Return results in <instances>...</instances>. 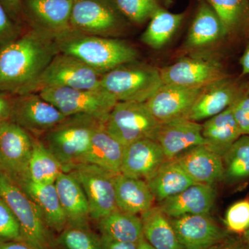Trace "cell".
<instances>
[{
	"instance_id": "obj_35",
	"label": "cell",
	"mask_w": 249,
	"mask_h": 249,
	"mask_svg": "<svg viewBox=\"0 0 249 249\" xmlns=\"http://www.w3.org/2000/svg\"><path fill=\"white\" fill-rule=\"evenodd\" d=\"M55 240V248L60 249H103L101 236L88 225L67 224Z\"/></svg>"
},
{
	"instance_id": "obj_16",
	"label": "cell",
	"mask_w": 249,
	"mask_h": 249,
	"mask_svg": "<svg viewBox=\"0 0 249 249\" xmlns=\"http://www.w3.org/2000/svg\"><path fill=\"white\" fill-rule=\"evenodd\" d=\"M75 0H24V13L34 29L55 36L71 29L70 18Z\"/></svg>"
},
{
	"instance_id": "obj_4",
	"label": "cell",
	"mask_w": 249,
	"mask_h": 249,
	"mask_svg": "<svg viewBox=\"0 0 249 249\" xmlns=\"http://www.w3.org/2000/svg\"><path fill=\"white\" fill-rule=\"evenodd\" d=\"M0 197L17 218L23 242L33 249H55V239L39 206L1 170Z\"/></svg>"
},
{
	"instance_id": "obj_48",
	"label": "cell",
	"mask_w": 249,
	"mask_h": 249,
	"mask_svg": "<svg viewBox=\"0 0 249 249\" xmlns=\"http://www.w3.org/2000/svg\"><path fill=\"white\" fill-rule=\"evenodd\" d=\"M244 233H245L246 240H247V242H248V244L249 245V229H248V230L244 232Z\"/></svg>"
},
{
	"instance_id": "obj_38",
	"label": "cell",
	"mask_w": 249,
	"mask_h": 249,
	"mask_svg": "<svg viewBox=\"0 0 249 249\" xmlns=\"http://www.w3.org/2000/svg\"><path fill=\"white\" fill-rule=\"evenodd\" d=\"M11 241L22 242L20 226L9 206L0 197V242Z\"/></svg>"
},
{
	"instance_id": "obj_18",
	"label": "cell",
	"mask_w": 249,
	"mask_h": 249,
	"mask_svg": "<svg viewBox=\"0 0 249 249\" xmlns=\"http://www.w3.org/2000/svg\"><path fill=\"white\" fill-rule=\"evenodd\" d=\"M244 95L242 87L230 77L204 87L187 119L199 123L217 115Z\"/></svg>"
},
{
	"instance_id": "obj_28",
	"label": "cell",
	"mask_w": 249,
	"mask_h": 249,
	"mask_svg": "<svg viewBox=\"0 0 249 249\" xmlns=\"http://www.w3.org/2000/svg\"><path fill=\"white\" fill-rule=\"evenodd\" d=\"M96 222L101 235L112 240L138 245L144 239L140 215L117 209Z\"/></svg>"
},
{
	"instance_id": "obj_44",
	"label": "cell",
	"mask_w": 249,
	"mask_h": 249,
	"mask_svg": "<svg viewBox=\"0 0 249 249\" xmlns=\"http://www.w3.org/2000/svg\"><path fill=\"white\" fill-rule=\"evenodd\" d=\"M0 249H33L21 241L0 242Z\"/></svg>"
},
{
	"instance_id": "obj_11",
	"label": "cell",
	"mask_w": 249,
	"mask_h": 249,
	"mask_svg": "<svg viewBox=\"0 0 249 249\" xmlns=\"http://www.w3.org/2000/svg\"><path fill=\"white\" fill-rule=\"evenodd\" d=\"M120 10L111 0H75L70 26L88 35H114L123 26Z\"/></svg>"
},
{
	"instance_id": "obj_20",
	"label": "cell",
	"mask_w": 249,
	"mask_h": 249,
	"mask_svg": "<svg viewBox=\"0 0 249 249\" xmlns=\"http://www.w3.org/2000/svg\"><path fill=\"white\" fill-rule=\"evenodd\" d=\"M215 199L213 186L195 183L177 196L159 203V207L169 218L188 214H209Z\"/></svg>"
},
{
	"instance_id": "obj_40",
	"label": "cell",
	"mask_w": 249,
	"mask_h": 249,
	"mask_svg": "<svg viewBox=\"0 0 249 249\" xmlns=\"http://www.w3.org/2000/svg\"><path fill=\"white\" fill-rule=\"evenodd\" d=\"M16 22L0 3V48L19 37Z\"/></svg>"
},
{
	"instance_id": "obj_24",
	"label": "cell",
	"mask_w": 249,
	"mask_h": 249,
	"mask_svg": "<svg viewBox=\"0 0 249 249\" xmlns=\"http://www.w3.org/2000/svg\"><path fill=\"white\" fill-rule=\"evenodd\" d=\"M114 182L116 206L121 211L141 215L155 206V196L145 180L119 173Z\"/></svg>"
},
{
	"instance_id": "obj_32",
	"label": "cell",
	"mask_w": 249,
	"mask_h": 249,
	"mask_svg": "<svg viewBox=\"0 0 249 249\" xmlns=\"http://www.w3.org/2000/svg\"><path fill=\"white\" fill-rule=\"evenodd\" d=\"M29 172L31 181L42 184L55 183L58 175L63 172L58 160L34 136Z\"/></svg>"
},
{
	"instance_id": "obj_26",
	"label": "cell",
	"mask_w": 249,
	"mask_h": 249,
	"mask_svg": "<svg viewBox=\"0 0 249 249\" xmlns=\"http://www.w3.org/2000/svg\"><path fill=\"white\" fill-rule=\"evenodd\" d=\"M146 181L158 203L196 183L176 160H167Z\"/></svg>"
},
{
	"instance_id": "obj_31",
	"label": "cell",
	"mask_w": 249,
	"mask_h": 249,
	"mask_svg": "<svg viewBox=\"0 0 249 249\" xmlns=\"http://www.w3.org/2000/svg\"><path fill=\"white\" fill-rule=\"evenodd\" d=\"M183 19V14H171L158 8L142 34V42L152 49L162 48L171 39Z\"/></svg>"
},
{
	"instance_id": "obj_30",
	"label": "cell",
	"mask_w": 249,
	"mask_h": 249,
	"mask_svg": "<svg viewBox=\"0 0 249 249\" xmlns=\"http://www.w3.org/2000/svg\"><path fill=\"white\" fill-rule=\"evenodd\" d=\"M144 238L155 249H184L178 238L170 218L159 206L141 214Z\"/></svg>"
},
{
	"instance_id": "obj_34",
	"label": "cell",
	"mask_w": 249,
	"mask_h": 249,
	"mask_svg": "<svg viewBox=\"0 0 249 249\" xmlns=\"http://www.w3.org/2000/svg\"><path fill=\"white\" fill-rule=\"evenodd\" d=\"M220 19L227 35L249 24V0H208Z\"/></svg>"
},
{
	"instance_id": "obj_21",
	"label": "cell",
	"mask_w": 249,
	"mask_h": 249,
	"mask_svg": "<svg viewBox=\"0 0 249 249\" xmlns=\"http://www.w3.org/2000/svg\"><path fill=\"white\" fill-rule=\"evenodd\" d=\"M175 160L196 183L213 186L224 178L222 157L204 145L188 149Z\"/></svg>"
},
{
	"instance_id": "obj_19",
	"label": "cell",
	"mask_w": 249,
	"mask_h": 249,
	"mask_svg": "<svg viewBox=\"0 0 249 249\" xmlns=\"http://www.w3.org/2000/svg\"><path fill=\"white\" fill-rule=\"evenodd\" d=\"M167 160L156 141L150 138L140 139L124 146L121 173L146 181Z\"/></svg>"
},
{
	"instance_id": "obj_3",
	"label": "cell",
	"mask_w": 249,
	"mask_h": 249,
	"mask_svg": "<svg viewBox=\"0 0 249 249\" xmlns=\"http://www.w3.org/2000/svg\"><path fill=\"white\" fill-rule=\"evenodd\" d=\"M103 124L105 122L93 116H67L37 138L58 160L63 172H68L72 165L81 161L93 132Z\"/></svg>"
},
{
	"instance_id": "obj_36",
	"label": "cell",
	"mask_w": 249,
	"mask_h": 249,
	"mask_svg": "<svg viewBox=\"0 0 249 249\" xmlns=\"http://www.w3.org/2000/svg\"><path fill=\"white\" fill-rule=\"evenodd\" d=\"M121 13L134 22L142 23L158 9L155 0H115Z\"/></svg>"
},
{
	"instance_id": "obj_22",
	"label": "cell",
	"mask_w": 249,
	"mask_h": 249,
	"mask_svg": "<svg viewBox=\"0 0 249 249\" xmlns=\"http://www.w3.org/2000/svg\"><path fill=\"white\" fill-rule=\"evenodd\" d=\"M67 224L88 225L91 220L89 203L78 180L70 172H62L55 181Z\"/></svg>"
},
{
	"instance_id": "obj_9",
	"label": "cell",
	"mask_w": 249,
	"mask_h": 249,
	"mask_svg": "<svg viewBox=\"0 0 249 249\" xmlns=\"http://www.w3.org/2000/svg\"><path fill=\"white\" fill-rule=\"evenodd\" d=\"M33 136L14 121L0 124V170L19 188L30 181Z\"/></svg>"
},
{
	"instance_id": "obj_39",
	"label": "cell",
	"mask_w": 249,
	"mask_h": 249,
	"mask_svg": "<svg viewBox=\"0 0 249 249\" xmlns=\"http://www.w3.org/2000/svg\"><path fill=\"white\" fill-rule=\"evenodd\" d=\"M231 106L234 119L241 134L249 135V95H242Z\"/></svg>"
},
{
	"instance_id": "obj_50",
	"label": "cell",
	"mask_w": 249,
	"mask_h": 249,
	"mask_svg": "<svg viewBox=\"0 0 249 249\" xmlns=\"http://www.w3.org/2000/svg\"><path fill=\"white\" fill-rule=\"evenodd\" d=\"M247 94L249 95V92H248V93H247Z\"/></svg>"
},
{
	"instance_id": "obj_10",
	"label": "cell",
	"mask_w": 249,
	"mask_h": 249,
	"mask_svg": "<svg viewBox=\"0 0 249 249\" xmlns=\"http://www.w3.org/2000/svg\"><path fill=\"white\" fill-rule=\"evenodd\" d=\"M68 172L78 180L89 203L91 220L97 222L117 209L115 195V174L98 165L79 163Z\"/></svg>"
},
{
	"instance_id": "obj_23",
	"label": "cell",
	"mask_w": 249,
	"mask_h": 249,
	"mask_svg": "<svg viewBox=\"0 0 249 249\" xmlns=\"http://www.w3.org/2000/svg\"><path fill=\"white\" fill-rule=\"evenodd\" d=\"M124 149V145L108 133L103 124L93 132L88 150L80 163L98 165L117 175L121 173Z\"/></svg>"
},
{
	"instance_id": "obj_13",
	"label": "cell",
	"mask_w": 249,
	"mask_h": 249,
	"mask_svg": "<svg viewBox=\"0 0 249 249\" xmlns=\"http://www.w3.org/2000/svg\"><path fill=\"white\" fill-rule=\"evenodd\" d=\"M66 117L36 92L19 95L14 98L11 121L34 137H39Z\"/></svg>"
},
{
	"instance_id": "obj_33",
	"label": "cell",
	"mask_w": 249,
	"mask_h": 249,
	"mask_svg": "<svg viewBox=\"0 0 249 249\" xmlns=\"http://www.w3.org/2000/svg\"><path fill=\"white\" fill-rule=\"evenodd\" d=\"M224 178L228 183L249 178V135H242L222 157Z\"/></svg>"
},
{
	"instance_id": "obj_49",
	"label": "cell",
	"mask_w": 249,
	"mask_h": 249,
	"mask_svg": "<svg viewBox=\"0 0 249 249\" xmlns=\"http://www.w3.org/2000/svg\"><path fill=\"white\" fill-rule=\"evenodd\" d=\"M209 249H220V248H219V247H217V246H214V247H212V248Z\"/></svg>"
},
{
	"instance_id": "obj_25",
	"label": "cell",
	"mask_w": 249,
	"mask_h": 249,
	"mask_svg": "<svg viewBox=\"0 0 249 249\" xmlns=\"http://www.w3.org/2000/svg\"><path fill=\"white\" fill-rule=\"evenodd\" d=\"M204 145L220 157L225 155L241 136L232 114V106L202 124Z\"/></svg>"
},
{
	"instance_id": "obj_29",
	"label": "cell",
	"mask_w": 249,
	"mask_h": 249,
	"mask_svg": "<svg viewBox=\"0 0 249 249\" xmlns=\"http://www.w3.org/2000/svg\"><path fill=\"white\" fill-rule=\"evenodd\" d=\"M227 36L220 19L209 4L201 3L187 37L189 48H201L212 45Z\"/></svg>"
},
{
	"instance_id": "obj_47",
	"label": "cell",
	"mask_w": 249,
	"mask_h": 249,
	"mask_svg": "<svg viewBox=\"0 0 249 249\" xmlns=\"http://www.w3.org/2000/svg\"><path fill=\"white\" fill-rule=\"evenodd\" d=\"M220 249H245L242 246L239 245H236V244H233V245H228L227 247H224V248H220Z\"/></svg>"
},
{
	"instance_id": "obj_12",
	"label": "cell",
	"mask_w": 249,
	"mask_h": 249,
	"mask_svg": "<svg viewBox=\"0 0 249 249\" xmlns=\"http://www.w3.org/2000/svg\"><path fill=\"white\" fill-rule=\"evenodd\" d=\"M163 84L205 87L229 77L222 64L204 55L184 57L160 70Z\"/></svg>"
},
{
	"instance_id": "obj_45",
	"label": "cell",
	"mask_w": 249,
	"mask_h": 249,
	"mask_svg": "<svg viewBox=\"0 0 249 249\" xmlns=\"http://www.w3.org/2000/svg\"><path fill=\"white\" fill-rule=\"evenodd\" d=\"M242 75H249V42L240 59Z\"/></svg>"
},
{
	"instance_id": "obj_8",
	"label": "cell",
	"mask_w": 249,
	"mask_h": 249,
	"mask_svg": "<svg viewBox=\"0 0 249 249\" xmlns=\"http://www.w3.org/2000/svg\"><path fill=\"white\" fill-rule=\"evenodd\" d=\"M160 124L145 103L125 101L116 103L105 127L108 133L126 146L140 139H152Z\"/></svg>"
},
{
	"instance_id": "obj_37",
	"label": "cell",
	"mask_w": 249,
	"mask_h": 249,
	"mask_svg": "<svg viewBox=\"0 0 249 249\" xmlns=\"http://www.w3.org/2000/svg\"><path fill=\"white\" fill-rule=\"evenodd\" d=\"M231 231L242 233L249 229V200L242 199L232 204L228 209L224 219Z\"/></svg>"
},
{
	"instance_id": "obj_27",
	"label": "cell",
	"mask_w": 249,
	"mask_h": 249,
	"mask_svg": "<svg viewBox=\"0 0 249 249\" xmlns=\"http://www.w3.org/2000/svg\"><path fill=\"white\" fill-rule=\"evenodd\" d=\"M20 188L39 206L52 231L60 233L67 227V217L60 204L55 183L42 184L30 180Z\"/></svg>"
},
{
	"instance_id": "obj_42",
	"label": "cell",
	"mask_w": 249,
	"mask_h": 249,
	"mask_svg": "<svg viewBox=\"0 0 249 249\" xmlns=\"http://www.w3.org/2000/svg\"><path fill=\"white\" fill-rule=\"evenodd\" d=\"M0 3L15 22L19 21L24 14L22 0H0Z\"/></svg>"
},
{
	"instance_id": "obj_1",
	"label": "cell",
	"mask_w": 249,
	"mask_h": 249,
	"mask_svg": "<svg viewBox=\"0 0 249 249\" xmlns=\"http://www.w3.org/2000/svg\"><path fill=\"white\" fill-rule=\"evenodd\" d=\"M58 53L55 37L34 28L4 45L0 48V90L25 94Z\"/></svg>"
},
{
	"instance_id": "obj_6",
	"label": "cell",
	"mask_w": 249,
	"mask_h": 249,
	"mask_svg": "<svg viewBox=\"0 0 249 249\" xmlns=\"http://www.w3.org/2000/svg\"><path fill=\"white\" fill-rule=\"evenodd\" d=\"M102 75L76 57L59 52L26 93L38 92L50 88L101 89L100 82Z\"/></svg>"
},
{
	"instance_id": "obj_41",
	"label": "cell",
	"mask_w": 249,
	"mask_h": 249,
	"mask_svg": "<svg viewBox=\"0 0 249 249\" xmlns=\"http://www.w3.org/2000/svg\"><path fill=\"white\" fill-rule=\"evenodd\" d=\"M14 101L11 93L0 90V124L11 120Z\"/></svg>"
},
{
	"instance_id": "obj_15",
	"label": "cell",
	"mask_w": 249,
	"mask_h": 249,
	"mask_svg": "<svg viewBox=\"0 0 249 249\" xmlns=\"http://www.w3.org/2000/svg\"><path fill=\"white\" fill-rule=\"evenodd\" d=\"M170 220L184 249H209L226 236L209 214H188Z\"/></svg>"
},
{
	"instance_id": "obj_7",
	"label": "cell",
	"mask_w": 249,
	"mask_h": 249,
	"mask_svg": "<svg viewBox=\"0 0 249 249\" xmlns=\"http://www.w3.org/2000/svg\"><path fill=\"white\" fill-rule=\"evenodd\" d=\"M37 93L65 116L88 115L105 123L118 103L102 89L50 88Z\"/></svg>"
},
{
	"instance_id": "obj_5",
	"label": "cell",
	"mask_w": 249,
	"mask_h": 249,
	"mask_svg": "<svg viewBox=\"0 0 249 249\" xmlns=\"http://www.w3.org/2000/svg\"><path fill=\"white\" fill-rule=\"evenodd\" d=\"M160 70L133 62L103 73L100 86L117 102L145 103L163 85Z\"/></svg>"
},
{
	"instance_id": "obj_2",
	"label": "cell",
	"mask_w": 249,
	"mask_h": 249,
	"mask_svg": "<svg viewBox=\"0 0 249 249\" xmlns=\"http://www.w3.org/2000/svg\"><path fill=\"white\" fill-rule=\"evenodd\" d=\"M55 40L59 52L76 57L102 74L138 58L137 51L124 41L72 29L55 36Z\"/></svg>"
},
{
	"instance_id": "obj_14",
	"label": "cell",
	"mask_w": 249,
	"mask_h": 249,
	"mask_svg": "<svg viewBox=\"0 0 249 249\" xmlns=\"http://www.w3.org/2000/svg\"><path fill=\"white\" fill-rule=\"evenodd\" d=\"M204 88L163 84L145 104L160 124L187 118Z\"/></svg>"
},
{
	"instance_id": "obj_43",
	"label": "cell",
	"mask_w": 249,
	"mask_h": 249,
	"mask_svg": "<svg viewBox=\"0 0 249 249\" xmlns=\"http://www.w3.org/2000/svg\"><path fill=\"white\" fill-rule=\"evenodd\" d=\"M101 239L103 249H137V244L119 242L104 235Z\"/></svg>"
},
{
	"instance_id": "obj_17",
	"label": "cell",
	"mask_w": 249,
	"mask_h": 249,
	"mask_svg": "<svg viewBox=\"0 0 249 249\" xmlns=\"http://www.w3.org/2000/svg\"><path fill=\"white\" fill-rule=\"evenodd\" d=\"M152 139L158 142L167 160H175L188 149L204 145L202 124L187 118L163 123Z\"/></svg>"
},
{
	"instance_id": "obj_46",
	"label": "cell",
	"mask_w": 249,
	"mask_h": 249,
	"mask_svg": "<svg viewBox=\"0 0 249 249\" xmlns=\"http://www.w3.org/2000/svg\"><path fill=\"white\" fill-rule=\"evenodd\" d=\"M137 249H155L144 238L137 245Z\"/></svg>"
}]
</instances>
